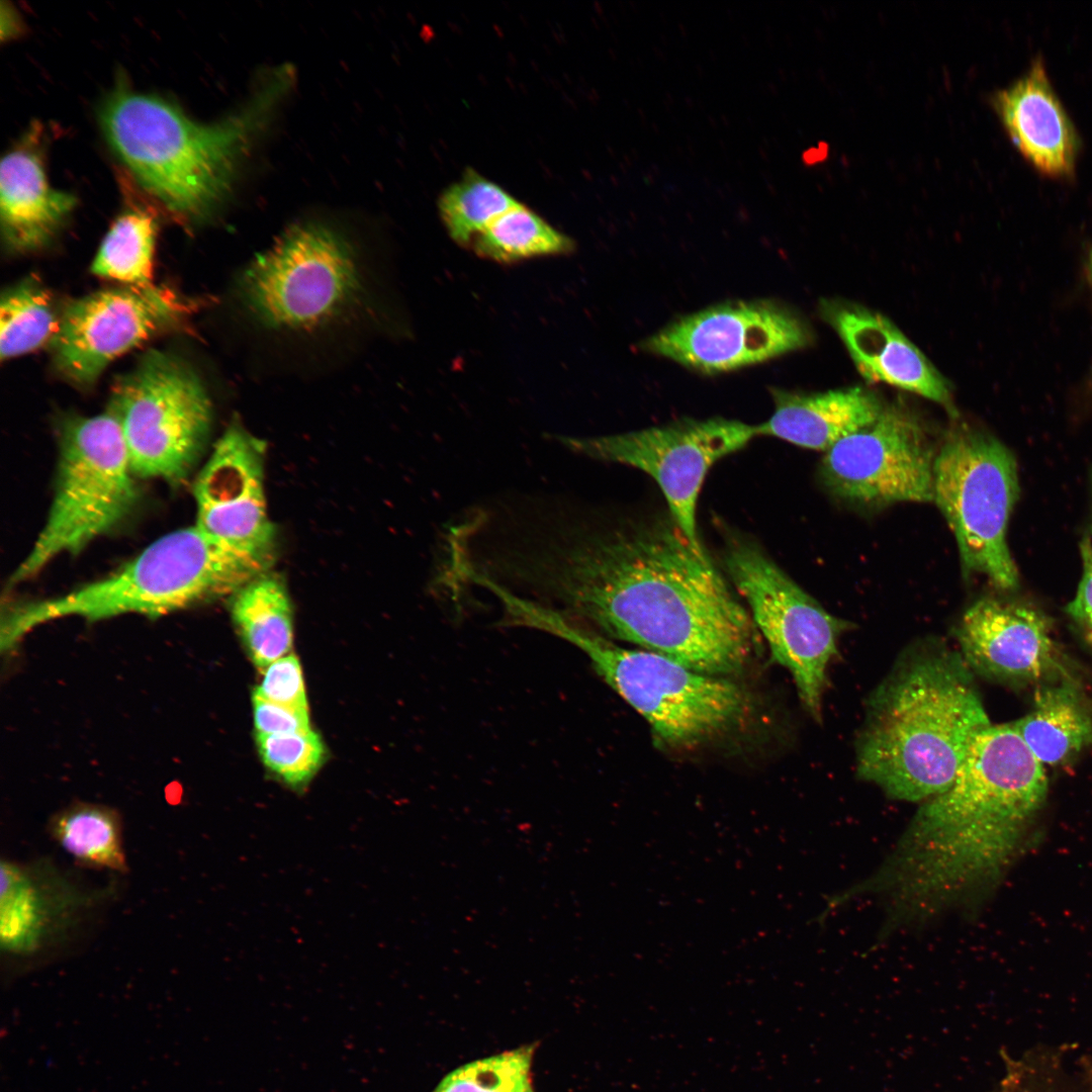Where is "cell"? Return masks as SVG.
Listing matches in <instances>:
<instances>
[{
    "instance_id": "cell-27",
    "label": "cell",
    "mask_w": 1092,
    "mask_h": 1092,
    "mask_svg": "<svg viewBox=\"0 0 1092 1092\" xmlns=\"http://www.w3.org/2000/svg\"><path fill=\"white\" fill-rule=\"evenodd\" d=\"M156 231V218L148 209L129 206L106 234L91 271L127 285L153 284Z\"/></svg>"
},
{
    "instance_id": "cell-13",
    "label": "cell",
    "mask_w": 1092,
    "mask_h": 1092,
    "mask_svg": "<svg viewBox=\"0 0 1092 1092\" xmlns=\"http://www.w3.org/2000/svg\"><path fill=\"white\" fill-rule=\"evenodd\" d=\"M936 453L921 419L893 403L828 450L819 476L834 496L855 505L931 503Z\"/></svg>"
},
{
    "instance_id": "cell-19",
    "label": "cell",
    "mask_w": 1092,
    "mask_h": 1092,
    "mask_svg": "<svg viewBox=\"0 0 1092 1092\" xmlns=\"http://www.w3.org/2000/svg\"><path fill=\"white\" fill-rule=\"evenodd\" d=\"M818 310L867 381L918 394L957 417L947 380L889 318L844 299H822Z\"/></svg>"
},
{
    "instance_id": "cell-36",
    "label": "cell",
    "mask_w": 1092,
    "mask_h": 1092,
    "mask_svg": "<svg viewBox=\"0 0 1092 1092\" xmlns=\"http://www.w3.org/2000/svg\"><path fill=\"white\" fill-rule=\"evenodd\" d=\"M1086 271L1090 286L1092 288V248L1089 250L1086 259Z\"/></svg>"
},
{
    "instance_id": "cell-8",
    "label": "cell",
    "mask_w": 1092,
    "mask_h": 1092,
    "mask_svg": "<svg viewBox=\"0 0 1092 1092\" xmlns=\"http://www.w3.org/2000/svg\"><path fill=\"white\" fill-rule=\"evenodd\" d=\"M1016 460L997 438L967 423L947 430L934 461L933 502L951 529L966 575L1018 586L1006 530L1018 498Z\"/></svg>"
},
{
    "instance_id": "cell-37",
    "label": "cell",
    "mask_w": 1092,
    "mask_h": 1092,
    "mask_svg": "<svg viewBox=\"0 0 1092 1092\" xmlns=\"http://www.w3.org/2000/svg\"><path fill=\"white\" fill-rule=\"evenodd\" d=\"M516 1092H534L530 1079L526 1081Z\"/></svg>"
},
{
    "instance_id": "cell-26",
    "label": "cell",
    "mask_w": 1092,
    "mask_h": 1092,
    "mask_svg": "<svg viewBox=\"0 0 1092 1092\" xmlns=\"http://www.w3.org/2000/svg\"><path fill=\"white\" fill-rule=\"evenodd\" d=\"M470 248L481 258L510 264L536 257L567 255L574 250V244L519 203L477 236Z\"/></svg>"
},
{
    "instance_id": "cell-24",
    "label": "cell",
    "mask_w": 1092,
    "mask_h": 1092,
    "mask_svg": "<svg viewBox=\"0 0 1092 1092\" xmlns=\"http://www.w3.org/2000/svg\"><path fill=\"white\" fill-rule=\"evenodd\" d=\"M231 615L254 664L264 670L292 645V608L286 583L271 570L232 595Z\"/></svg>"
},
{
    "instance_id": "cell-30",
    "label": "cell",
    "mask_w": 1092,
    "mask_h": 1092,
    "mask_svg": "<svg viewBox=\"0 0 1092 1092\" xmlns=\"http://www.w3.org/2000/svg\"><path fill=\"white\" fill-rule=\"evenodd\" d=\"M534 1045L464 1065L443 1079L434 1092H516L529 1078Z\"/></svg>"
},
{
    "instance_id": "cell-29",
    "label": "cell",
    "mask_w": 1092,
    "mask_h": 1092,
    "mask_svg": "<svg viewBox=\"0 0 1092 1092\" xmlns=\"http://www.w3.org/2000/svg\"><path fill=\"white\" fill-rule=\"evenodd\" d=\"M518 204L503 188L468 170L443 192L438 205L451 239L470 247L497 217Z\"/></svg>"
},
{
    "instance_id": "cell-25",
    "label": "cell",
    "mask_w": 1092,
    "mask_h": 1092,
    "mask_svg": "<svg viewBox=\"0 0 1092 1092\" xmlns=\"http://www.w3.org/2000/svg\"><path fill=\"white\" fill-rule=\"evenodd\" d=\"M51 838L82 868L127 872L119 814L106 806L78 803L49 821Z\"/></svg>"
},
{
    "instance_id": "cell-32",
    "label": "cell",
    "mask_w": 1092,
    "mask_h": 1092,
    "mask_svg": "<svg viewBox=\"0 0 1092 1092\" xmlns=\"http://www.w3.org/2000/svg\"><path fill=\"white\" fill-rule=\"evenodd\" d=\"M262 671L255 694L279 705L308 710L301 666L295 655H285Z\"/></svg>"
},
{
    "instance_id": "cell-14",
    "label": "cell",
    "mask_w": 1092,
    "mask_h": 1092,
    "mask_svg": "<svg viewBox=\"0 0 1092 1092\" xmlns=\"http://www.w3.org/2000/svg\"><path fill=\"white\" fill-rule=\"evenodd\" d=\"M812 341L808 324L792 308L767 299L732 300L672 321L641 348L713 375L801 350Z\"/></svg>"
},
{
    "instance_id": "cell-28",
    "label": "cell",
    "mask_w": 1092,
    "mask_h": 1092,
    "mask_svg": "<svg viewBox=\"0 0 1092 1092\" xmlns=\"http://www.w3.org/2000/svg\"><path fill=\"white\" fill-rule=\"evenodd\" d=\"M0 308L2 360L52 343L59 331L62 309H57L51 293L32 277L4 291Z\"/></svg>"
},
{
    "instance_id": "cell-33",
    "label": "cell",
    "mask_w": 1092,
    "mask_h": 1092,
    "mask_svg": "<svg viewBox=\"0 0 1092 1092\" xmlns=\"http://www.w3.org/2000/svg\"><path fill=\"white\" fill-rule=\"evenodd\" d=\"M252 703L257 734H288L311 730L308 710L279 705L255 693Z\"/></svg>"
},
{
    "instance_id": "cell-22",
    "label": "cell",
    "mask_w": 1092,
    "mask_h": 1092,
    "mask_svg": "<svg viewBox=\"0 0 1092 1092\" xmlns=\"http://www.w3.org/2000/svg\"><path fill=\"white\" fill-rule=\"evenodd\" d=\"M774 412L757 425L758 436L827 452L844 437L873 424L885 404L860 386L803 393L771 389Z\"/></svg>"
},
{
    "instance_id": "cell-35",
    "label": "cell",
    "mask_w": 1092,
    "mask_h": 1092,
    "mask_svg": "<svg viewBox=\"0 0 1092 1092\" xmlns=\"http://www.w3.org/2000/svg\"><path fill=\"white\" fill-rule=\"evenodd\" d=\"M20 28V22L12 7L1 8V35L2 39L14 36Z\"/></svg>"
},
{
    "instance_id": "cell-12",
    "label": "cell",
    "mask_w": 1092,
    "mask_h": 1092,
    "mask_svg": "<svg viewBox=\"0 0 1092 1092\" xmlns=\"http://www.w3.org/2000/svg\"><path fill=\"white\" fill-rule=\"evenodd\" d=\"M758 437L757 425L738 420L685 419L659 427L605 436H562L554 439L581 456L640 469L660 487L669 515L686 536L702 546L697 504L714 463Z\"/></svg>"
},
{
    "instance_id": "cell-17",
    "label": "cell",
    "mask_w": 1092,
    "mask_h": 1092,
    "mask_svg": "<svg viewBox=\"0 0 1092 1092\" xmlns=\"http://www.w3.org/2000/svg\"><path fill=\"white\" fill-rule=\"evenodd\" d=\"M265 460V442L233 422L196 476L194 525L270 569L277 533L267 511Z\"/></svg>"
},
{
    "instance_id": "cell-7",
    "label": "cell",
    "mask_w": 1092,
    "mask_h": 1092,
    "mask_svg": "<svg viewBox=\"0 0 1092 1092\" xmlns=\"http://www.w3.org/2000/svg\"><path fill=\"white\" fill-rule=\"evenodd\" d=\"M133 477L118 420L110 408L97 416L65 418L49 515L10 582L34 576L57 557L76 554L119 526L138 502Z\"/></svg>"
},
{
    "instance_id": "cell-15",
    "label": "cell",
    "mask_w": 1092,
    "mask_h": 1092,
    "mask_svg": "<svg viewBox=\"0 0 1092 1092\" xmlns=\"http://www.w3.org/2000/svg\"><path fill=\"white\" fill-rule=\"evenodd\" d=\"M109 890L87 887L49 858L2 859L0 946L8 970L24 973L65 952L111 897Z\"/></svg>"
},
{
    "instance_id": "cell-6",
    "label": "cell",
    "mask_w": 1092,
    "mask_h": 1092,
    "mask_svg": "<svg viewBox=\"0 0 1092 1092\" xmlns=\"http://www.w3.org/2000/svg\"><path fill=\"white\" fill-rule=\"evenodd\" d=\"M517 624L580 649L606 684L645 718L663 747L697 748L732 732L748 715L747 696L727 677L693 670L650 651L625 648L537 604H523Z\"/></svg>"
},
{
    "instance_id": "cell-5",
    "label": "cell",
    "mask_w": 1092,
    "mask_h": 1092,
    "mask_svg": "<svg viewBox=\"0 0 1092 1092\" xmlns=\"http://www.w3.org/2000/svg\"><path fill=\"white\" fill-rule=\"evenodd\" d=\"M269 571L197 526L168 533L111 574L64 596L12 608L1 646L12 648L36 626L67 617L97 621L124 614L156 617L233 595Z\"/></svg>"
},
{
    "instance_id": "cell-2",
    "label": "cell",
    "mask_w": 1092,
    "mask_h": 1092,
    "mask_svg": "<svg viewBox=\"0 0 1092 1092\" xmlns=\"http://www.w3.org/2000/svg\"><path fill=\"white\" fill-rule=\"evenodd\" d=\"M1048 794L1044 766L1012 723L973 740L951 784L924 801L862 888L909 927L963 910L1008 867Z\"/></svg>"
},
{
    "instance_id": "cell-4",
    "label": "cell",
    "mask_w": 1092,
    "mask_h": 1092,
    "mask_svg": "<svg viewBox=\"0 0 1092 1092\" xmlns=\"http://www.w3.org/2000/svg\"><path fill=\"white\" fill-rule=\"evenodd\" d=\"M292 77L287 66L267 73L244 108L210 124L119 81L100 107L99 121L136 183L173 215L196 221L230 195L244 159Z\"/></svg>"
},
{
    "instance_id": "cell-1",
    "label": "cell",
    "mask_w": 1092,
    "mask_h": 1092,
    "mask_svg": "<svg viewBox=\"0 0 1092 1092\" xmlns=\"http://www.w3.org/2000/svg\"><path fill=\"white\" fill-rule=\"evenodd\" d=\"M495 574L514 595L693 670H743L756 627L733 585L670 515L610 519L537 495L515 517Z\"/></svg>"
},
{
    "instance_id": "cell-23",
    "label": "cell",
    "mask_w": 1092,
    "mask_h": 1092,
    "mask_svg": "<svg viewBox=\"0 0 1092 1092\" xmlns=\"http://www.w3.org/2000/svg\"><path fill=\"white\" fill-rule=\"evenodd\" d=\"M1011 723L1043 766L1065 764L1092 745V713L1072 676L1038 685L1028 713Z\"/></svg>"
},
{
    "instance_id": "cell-9",
    "label": "cell",
    "mask_w": 1092,
    "mask_h": 1092,
    "mask_svg": "<svg viewBox=\"0 0 1092 1092\" xmlns=\"http://www.w3.org/2000/svg\"><path fill=\"white\" fill-rule=\"evenodd\" d=\"M362 283L351 242L326 224L302 222L251 261L239 279L238 294L261 326L310 331L356 304Z\"/></svg>"
},
{
    "instance_id": "cell-10",
    "label": "cell",
    "mask_w": 1092,
    "mask_h": 1092,
    "mask_svg": "<svg viewBox=\"0 0 1092 1092\" xmlns=\"http://www.w3.org/2000/svg\"><path fill=\"white\" fill-rule=\"evenodd\" d=\"M109 408L135 477L173 484L188 477L212 422L207 391L191 366L178 356L149 351L116 381Z\"/></svg>"
},
{
    "instance_id": "cell-31",
    "label": "cell",
    "mask_w": 1092,
    "mask_h": 1092,
    "mask_svg": "<svg viewBox=\"0 0 1092 1092\" xmlns=\"http://www.w3.org/2000/svg\"><path fill=\"white\" fill-rule=\"evenodd\" d=\"M260 756L284 785L300 791L324 761L325 747L312 730L288 734H257Z\"/></svg>"
},
{
    "instance_id": "cell-11",
    "label": "cell",
    "mask_w": 1092,
    "mask_h": 1092,
    "mask_svg": "<svg viewBox=\"0 0 1092 1092\" xmlns=\"http://www.w3.org/2000/svg\"><path fill=\"white\" fill-rule=\"evenodd\" d=\"M723 566L771 656L791 673L803 706L820 721L828 666L851 623L824 610L747 536H728Z\"/></svg>"
},
{
    "instance_id": "cell-18",
    "label": "cell",
    "mask_w": 1092,
    "mask_h": 1092,
    "mask_svg": "<svg viewBox=\"0 0 1092 1092\" xmlns=\"http://www.w3.org/2000/svg\"><path fill=\"white\" fill-rule=\"evenodd\" d=\"M953 634L965 662L984 677L1038 686L1072 676L1050 619L1027 604L982 598L966 610Z\"/></svg>"
},
{
    "instance_id": "cell-20",
    "label": "cell",
    "mask_w": 1092,
    "mask_h": 1092,
    "mask_svg": "<svg viewBox=\"0 0 1092 1092\" xmlns=\"http://www.w3.org/2000/svg\"><path fill=\"white\" fill-rule=\"evenodd\" d=\"M992 105L1018 151L1037 170L1054 177L1074 173L1080 136L1057 95L1042 58L1008 87L992 96Z\"/></svg>"
},
{
    "instance_id": "cell-21",
    "label": "cell",
    "mask_w": 1092,
    "mask_h": 1092,
    "mask_svg": "<svg viewBox=\"0 0 1092 1092\" xmlns=\"http://www.w3.org/2000/svg\"><path fill=\"white\" fill-rule=\"evenodd\" d=\"M37 130H30L1 161V231L7 248L16 253L47 246L77 203L73 194L49 184Z\"/></svg>"
},
{
    "instance_id": "cell-16",
    "label": "cell",
    "mask_w": 1092,
    "mask_h": 1092,
    "mask_svg": "<svg viewBox=\"0 0 1092 1092\" xmlns=\"http://www.w3.org/2000/svg\"><path fill=\"white\" fill-rule=\"evenodd\" d=\"M192 305L154 284L126 285L73 299L51 343L57 372L88 388L117 357L182 322Z\"/></svg>"
},
{
    "instance_id": "cell-34",
    "label": "cell",
    "mask_w": 1092,
    "mask_h": 1092,
    "mask_svg": "<svg viewBox=\"0 0 1092 1092\" xmlns=\"http://www.w3.org/2000/svg\"><path fill=\"white\" fill-rule=\"evenodd\" d=\"M1083 572L1075 598L1066 612L1086 641L1092 646V543L1086 537L1080 543Z\"/></svg>"
},
{
    "instance_id": "cell-3",
    "label": "cell",
    "mask_w": 1092,
    "mask_h": 1092,
    "mask_svg": "<svg viewBox=\"0 0 1092 1092\" xmlns=\"http://www.w3.org/2000/svg\"><path fill=\"white\" fill-rule=\"evenodd\" d=\"M991 724L959 650L938 638L919 639L867 699L857 777L891 799L922 803L951 784L973 740Z\"/></svg>"
}]
</instances>
